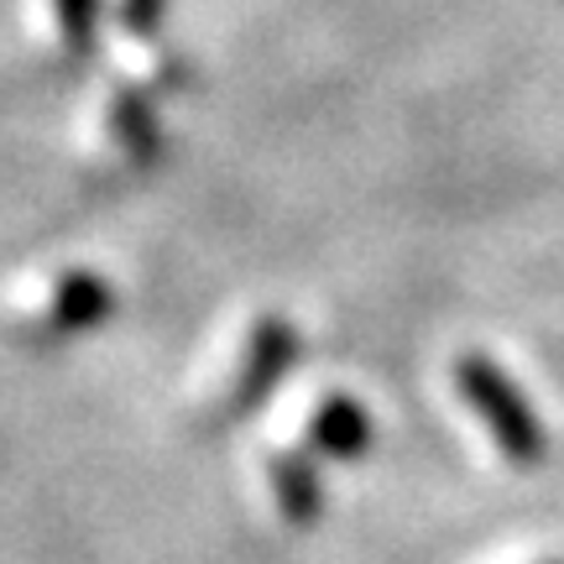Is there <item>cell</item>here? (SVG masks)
Returning a JSON list of instances; mask_svg holds the SVG:
<instances>
[{
  "instance_id": "1",
  "label": "cell",
  "mask_w": 564,
  "mask_h": 564,
  "mask_svg": "<svg viewBox=\"0 0 564 564\" xmlns=\"http://www.w3.org/2000/svg\"><path fill=\"white\" fill-rule=\"evenodd\" d=\"M449 377H455V392L465 398V408L486 423L491 444L502 449L507 460H512V465H539V460H544V449H549L544 423H539L533 403H528V392L512 382V377H507L491 356L465 350V356H455Z\"/></svg>"
},
{
  "instance_id": "2",
  "label": "cell",
  "mask_w": 564,
  "mask_h": 564,
  "mask_svg": "<svg viewBox=\"0 0 564 564\" xmlns=\"http://www.w3.org/2000/svg\"><path fill=\"white\" fill-rule=\"evenodd\" d=\"M293 356H299V329L288 319H262L251 329L241 361H236V382H230V392H225L215 408H220V413H241V408H251L257 398H267Z\"/></svg>"
},
{
  "instance_id": "3",
  "label": "cell",
  "mask_w": 564,
  "mask_h": 564,
  "mask_svg": "<svg viewBox=\"0 0 564 564\" xmlns=\"http://www.w3.org/2000/svg\"><path fill=\"white\" fill-rule=\"evenodd\" d=\"M303 440L314 455H329V460H356L371 449V413L366 403L345 398V392H329L308 408V423H303Z\"/></svg>"
},
{
  "instance_id": "4",
  "label": "cell",
  "mask_w": 564,
  "mask_h": 564,
  "mask_svg": "<svg viewBox=\"0 0 564 564\" xmlns=\"http://www.w3.org/2000/svg\"><path fill=\"white\" fill-rule=\"evenodd\" d=\"M267 481H272V502L288 523H314L324 507V481L314 460H303L293 449H282V455H267Z\"/></svg>"
},
{
  "instance_id": "5",
  "label": "cell",
  "mask_w": 564,
  "mask_h": 564,
  "mask_svg": "<svg viewBox=\"0 0 564 564\" xmlns=\"http://www.w3.org/2000/svg\"><path fill=\"white\" fill-rule=\"evenodd\" d=\"M110 308H116L110 282L89 278V272H74V278L58 282V299H53V308H47L42 329H47V335H74V329H84V324L105 319Z\"/></svg>"
},
{
  "instance_id": "6",
  "label": "cell",
  "mask_w": 564,
  "mask_h": 564,
  "mask_svg": "<svg viewBox=\"0 0 564 564\" xmlns=\"http://www.w3.org/2000/svg\"><path fill=\"white\" fill-rule=\"evenodd\" d=\"M110 137L121 141L137 162H147L158 152V121H152V105L141 95H126V100L110 105Z\"/></svg>"
},
{
  "instance_id": "7",
  "label": "cell",
  "mask_w": 564,
  "mask_h": 564,
  "mask_svg": "<svg viewBox=\"0 0 564 564\" xmlns=\"http://www.w3.org/2000/svg\"><path fill=\"white\" fill-rule=\"evenodd\" d=\"M53 11H58L68 42L84 53V47H89V32H95V17H100V0H53Z\"/></svg>"
},
{
  "instance_id": "8",
  "label": "cell",
  "mask_w": 564,
  "mask_h": 564,
  "mask_svg": "<svg viewBox=\"0 0 564 564\" xmlns=\"http://www.w3.org/2000/svg\"><path fill=\"white\" fill-rule=\"evenodd\" d=\"M162 17V0H121V21L131 32H152Z\"/></svg>"
}]
</instances>
